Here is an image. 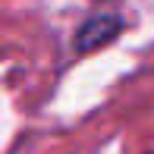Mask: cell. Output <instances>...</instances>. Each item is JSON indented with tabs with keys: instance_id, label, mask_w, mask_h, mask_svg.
<instances>
[{
	"instance_id": "6da1fadb",
	"label": "cell",
	"mask_w": 154,
	"mask_h": 154,
	"mask_svg": "<svg viewBox=\"0 0 154 154\" xmlns=\"http://www.w3.org/2000/svg\"><path fill=\"white\" fill-rule=\"evenodd\" d=\"M120 29H123V22L116 16H94V19H88V22L79 29V35H75V51L79 54H91L97 47L110 44V41L120 35Z\"/></svg>"
}]
</instances>
